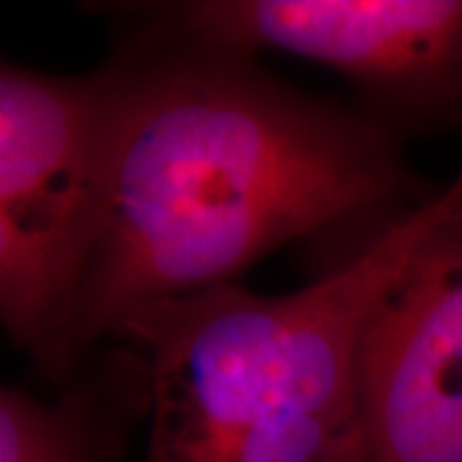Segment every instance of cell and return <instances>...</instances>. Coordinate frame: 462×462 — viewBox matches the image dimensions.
<instances>
[{
  "label": "cell",
  "instance_id": "6",
  "mask_svg": "<svg viewBox=\"0 0 462 462\" xmlns=\"http://www.w3.org/2000/svg\"><path fill=\"white\" fill-rule=\"evenodd\" d=\"M111 442L80 398L44 403L18 388L0 391V462H100Z\"/></svg>",
  "mask_w": 462,
  "mask_h": 462
},
{
  "label": "cell",
  "instance_id": "5",
  "mask_svg": "<svg viewBox=\"0 0 462 462\" xmlns=\"http://www.w3.org/2000/svg\"><path fill=\"white\" fill-rule=\"evenodd\" d=\"M355 393L360 462H462V200L367 311Z\"/></svg>",
  "mask_w": 462,
  "mask_h": 462
},
{
  "label": "cell",
  "instance_id": "4",
  "mask_svg": "<svg viewBox=\"0 0 462 462\" xmlns=\"http://www.w3.org/2000/svg\"><path fill=\"white\" fill-rule=\"evenodd\" d=\"M124 36L257 60L282 51L339 72L398 139L462 134V0L108 3Z\"/></svg>",
  "mask_w": 462,
  "mask_h": 462
},
{
  "label": "cell",
  "instance_id": "1",
  "mask_svg": "<svg viewBox=\"0 0 462 462\" xmlns=\"http://www.w3.org/2000/svg\"><path fill=\"white\" fill-rule=\"evenodd\" d=\"M103 224L65 334V380L136 311L236 285L300 239L375 242L439 193L375 118L252 57L126 39Z\"/></svg>",
  "mask_w": 462,
  "mask_h": 462
},
{
  "label": "cell",
  "instance_id": "2",
  "mask_svg": "<svg viewBox=\"0 0 462 462\" xmlns=\"http://www.w3.org/2000/svg\"><path fill=\"white\" fill-rule=\"evenodd\" d=\"M462 200V170L421 208L285 296L224 285L132 314L149 419L142 462H360L355 393L367 311Z\"/></svg>",
  "mask_w": 462,
  "mask_h": 462
},
{
  "label": "cell",
  "instance_id": "3",
  "mask_svg": "<svg viewBox=\"0 0 462 462\" xmlns=\"http://www.w3.org/2000/svg\"><path fill=\"white\" fill-rule=\"evenodd\" d=\"M124 62L88 75L0 67V316L65 383V334L98 245Z\"/></svg>",
  "mask_w": 462,
  "mask_h": 462
}]
</instances>
